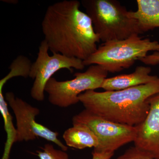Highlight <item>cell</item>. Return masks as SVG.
I'll return each mask as SVG.
<instances>
[{
  "label": "cell",
  "mask_w": 159,
  "mask_h": 159,
  "mask_svg": "<svg viewBox=\"0 0 159 159\" xmlns=\"http://www.w3.org/2000/svg\"><path fill=\"white\" fill-rule=\"evenodd\" d=\"M35 155L39 159H70L66 151L56 149L51 144H46L41 150L36 151Z\"/></svg>",
  "instance_id": "9a60e30c"
},
{
  "label": "cell",
  "mask_w": 159,
  "mask_h": 159,
  "mask_svg": "<svg viewBox=\"0 0 159 159\" xmlns=\"http://www.w3.org/2000/svg\"><path fill=\"white\" fill-rule=\"evenodd\" d=\"M48 43L44 39L40 43L37 57L32 63L29 77L34 80L30 94L39 102L45 99V89L47 83L57 71L67 69L71 72L73 69L82 70L85 68L83 61L76 57H70L59 53L49 54Z\"/></svg>",
  "instance_id": "52a82bcc"
},
{
  "label": "cell",
  "mask_w": 159,
  "mask_h": 159,
  "mask_svg": "<svg viewBox=\"0 0 159 159\" xmlns=\"http://www.w3.org/2000/svg\"><path fill=\"white\" fill-rule=\"evenodd\" d=\"M114 152H99L93 150L92 159H111Z\"/></svg>",
  "instance_id": "ac0fdd59"
},
{
  "label": "cell",
  "mask_w": 159,
  "mask_h": 159,
  "mask_svg": "<svg viewBox=\"0 0 159 159\" xmlns=\"http://www.w3.org/2000/svg\"><path fill=\"white\" fill-rule=\"evenodd\" d=\"M116 159H154L147 152L136 146L127 149L123 154Z\"/></svg>",
  "instance_id": "2e32d148"
},
{
  "label": "cell",
  "mask_w": 159,
  "mask_h": 159,
  "mask_svg": "<svg viewBox=\"0 0 159 159\" xmlns=\"http://www.w3.org/2000/svg\"><path fill=\"white\" fill-rule=\"evenodd\" d=\"M8 105L2 90H0V111L2 116L4 127L7 134V140L2 159H9L11 147L15 142H16L17 138L16 129L13 125L12 116L8 109Z\"/></svg>",
  "instance_id": "4fadbf2b"
},
{
  "label": "cell",
  "mask_w": 159,
  "mask_h": 159,
  "mask_svg": "<svg viewBox=\"0 0 159 159\" xmlns=\"http://www.w3.org/2000/svg\"><path fill=\"white\" fill-rule=\"evenodd\" d=\"M5 98L16 119V142H28L41 138L53 142L61 150L66 152L68 147L58 139V132L36 122L35 118L40 113L39 109L16 97L12 92L6 93Z\"/></svg>",
  "instance_id": "ba28073f"
},
{
  "label": "cell",
  "mask_w": 159,
  "mask_h": 159,
  "mask_svg": "<svg viewBox=\"0 0 159 159\" xmlns=\"http://www.w3.org/2000/svg\"><path fill=\"white\" fill-rule=\"evenodd\" d=\"M81 4L91 19L100 40L106 43L142 34L133 11L116 0H82Z\"/></svg>",
  "instance_id": "3957f363"
},
{
  "label": "cell",
  "mask_w": 159,
  "mask_h": 159,
  "mask_svg": "<svg viewBox=\"0 0 159 159\" xmlns=\"http://www.w3.org/2000/svg\"><path fill=\"white\" fill-rule=\"evenodd\" d=\"M64 133L63 138L66 146L76 149L98 147L99 141L89 126L83 124H76Z\"/></svg>",
  "instance_id": "7c38bea8"
},
{
  "label": "cell",
  "mask_w": 159,
  "mask_h": 159,
  "mask_svg": "<svg viewBox=\"0 0 159 159\" xmlns=\"http://www.w3.org/2000/svg\"><path fill=\"white\" fill-rule=\"evenodd\" d=\"M159 93V77L147 84L119 91H86L79 96L85 109L112 122L138 126L148 116V99Z\"/></svg>",
  "instance_id": "7a4b0ae2"
},
{
  "label": "cell",
  "mask_w": 159,
  "mask_h": 159,
  "mask_svg": "<svg viewBox=\"0 0 159 159\" xmlns=\"http://www.w3.org/2000/svg\"><path fill=\"white\" fill-rule=\"evenodd\" d=\"M138 9L133 11L141 34L159 28V0H137Z\"/></svg>",
  "instance_id": "8fae6325"
},
{
  "label": "cell",
  "mask_w": 159,
  "mask_h": 159,
  "mask_svg": "<svg viewBox=\"0 0 159 159\" xmlns=\"http://www.w3.org/2000/svg\"><path fill=\"white\" fill-rule=\"evenodd\" d=\"M72 124H83L90 128L99 141L98 147L93 150L99 152H114L134 142L138 131L137 126L112 122L85 109L73 117Z\"/></svg>",
  "instance_id": "8992f818"
},
{
  "label": "cell",
  "mask_w": 159,
  "mask_h": 159,
  "mask_svg": "<svg viewBox=\"0 0 159 159\" xmlns=\"http://www.w3.org/2000/svg\"><path fill=\"white\" fill-rule=\"evenodd\" d=\"M152 51H159V42L134 34L125 39L103 43L83 63L85 66L97 65L108 73H117L129 68Z\"/></svg>",
  "instance_id": "277c9868"
},
{
  "label": "cell",
  "mask_w": 159,
  "mask_h": 159,
  "mask_svg": "<svg viewBox=\"0 0 159 159\" xmlns=\"http://www.w3.org/2000/svg\"><path fill=\"white\" fill-rule=\"evenodd\" d=\"M32 64L28 57L24 55H19L10 65L9 74L0 80V90H3L6 83L13 77H29Z\"/></svg>",
  "instance_id": "5bb4252c"
},
{
  "label": "cell",
  "mask_w": 159,
  "mask_h": 159,
  "mask_svg": "<svg viewBox=\"0 0 159 159\" xmlns=\"http://www.w3.org/2000/svg\"><path fill=\"white\" fill-rule=\"evenodd\" d=\"M151 71L150 67L139 66L130 74L106 78L101 88L105 91H119L147 84L153 82L159 77L156 75H150Z\"/></svg>",
  "instance_id": "30bf717a"
},
{
  "label": "cell",
  "mask_w": 159,
  "mask_h": 159,
  "mask_svg": "<svg viewBox=\"0 0 159 159\" xmlns=\"http://www.w3.org/2000/svg\"><path fill=\"white\" fill-rule=\"evenodd\" d=\"M139 61L148 66H156L159 64V51H155L152 54L147 55Z\"/></svg>",
  "instance_id": "e0dca14e"
},
{
  "label": "cell",
  "mask_w": 159,
  "mask_h": 159,
  "mask_svg": "<svg viewBox=\"0 0 159 159\" xmlns=\"http://www.w3.org/2000/svg\"><path fill=\"white\" fill-rule=\"evenodd\" d=\"M77 0H64L49 6L41 26L52 53L85 61L97 51L100 42L91 19Z\"/></svg>",
  "instance_id": "6da1fadb"
},
{
  "label": "cell",
  "mask_w": 159,
  "mask_h": 159,
  "mask_svg": "<svg viewBox=\"0 0 159 159\" xmlns=\"http://www.w3.org/2000/svg\"><path fill=\"white\" fill-rule=\"evenodd\" d=\"M108 72L101 66H90L84 72L75 73V78L58 81L52 77L46 84L45 92L48 94L52 105L66 108L79 102V96L86 91L101 88Z\"/></svg>",
  "instance_id": "5b68a950"
},
{
  "label": "cell",
  "mask_w": 159,
  "mask_h": 159,
  "mask_svg": "<svg viewBox=\"0 0 159 159\" xmlns=\"http://www.w3.org/2000/svg\"><path fill=\"white\" fill-rule=\"evenodd\" d=\"M150 109L146 119L137 126L134 146L154 159H159V93L148 99Z\"/></svg>",
  "instance_id": "9c48e42d"
}]
</instances>
